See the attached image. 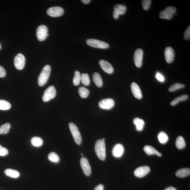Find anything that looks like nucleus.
<instances>
[{
    "instance_id": "1",
    "label": "nucleus",
    "mask_w": 190,
    "mask_h": 190,
    "mask_svg": "<svg viewBox=\"0 0 190 190\" xmlns=\"http://www.w3.org/2000/svg\"><path fill=\"white\" fill-rule=\"evenodd\" d=\"M95 151L98 158L102 161L105 160L106 158L105 143V141L99 140L96 142Z\"/></svg>"
},
{
    "instance_id": "2",
    "label": "nucleus",
    "mask_w": 190,
    "mask_h": 190,
    "mask_svg": "<svg viewBox=\"0 0 190 190\" xmlns=\"http://www.w3.org/2000/svg\"><path fill=\"white\" fill-rule=\"evenodd\" d=\"M51 67L50 65H47L44 66L38 77V83L40 86H43L47 82L50 76Z\"/></svg>"
},
{
    "instance_id": "3",
    "label": "nucleus",
    "mask_w": 190,
    "mask_h": 190,
    "mask_svg": "<svg viewBox=\"0 0 190 190\" xmlns=\"http://www.w3.org/2000/svg\"><path fill=\"white\" fill-rule=\"evenodd\" d=\"M88 45L93 48L105 49L109 47L108 44L104 41L94 39H88L86 41Z\"/></svg>"
},
{
    "instance_id": "4",
    "label": "nucleus",
    "mask_w": 190,
    "mask_h": 190,
    "mask_svg": "<svg viewBox=\"0 0 190 190\" xmlns=\"http://www.w3.org/2000/svg\"><path fill=\"white\" fill-rule=\"evenodd\" d=\"M69 126L75 142L77 144L80 145L82 142V138L78 128L74 124L72 123H70Z\"/></svg>"
},
{
    "instance_id": "5",
    "label": "nucleus",
    "mask_w": 190,
    "mask_h": 190,
    "mask_svg": "<svg viewBox=\"0 0 190 190\" xmlns=\"http://www.w3.org/2000/svg\"><path fill=\"white\" fill-rule=\"evenodd\" d=\"M56 95V91L54 86H51L44 91L42 97V100L44 102H47L55 98Z\"/></svg>"
},
{
    "instance_id": "6",
    "label": "nucleus",
    "mask_w": 190,
    "mask_h": 190,
    "mask_svg": "<svg viewBox=\"0 0 190 190\" xmlns=\"http://www.w3.org/2000/svg\"><path fill=\"white\" fill-rule=\"evenodd\" d=\"M48 29L46 25H40L36 30V36L38 40L42 41L45 40L49 36Z\"/></svg>"
},
{
    "instance_id": "7",
    "label": "nucleus",
    "mask_w": 190,
    "mask_h": 190,
    "mask_svg": "<svg viewBox=\"0 0 190 190\" xmlns=\"http://www.w3.org/2000/svg\"><path fill=\"white\" fill-rule=\"evenodd\" d=\"M64 10L59 6H54L49 8L47 11V13L51 17H60L64 13Z\"/></svg>"
},
{
    "instance_id": "8",
    "label": "nucleus",
    "mask_w": 190,
    "mask_h": 190,
    "mask_svg": "<svg viewBox=\"0 0 190 190\" xmlns=\"http://www.w3.org/2000/svg\"><path fill=\"white\" fill-rule=\"evenodd\" d=\"M114 100L111 98L105 99L100 100L99 102V106L100 108L104 110H109L114 106Z\"/></svg>"
},
{
    "instance_id": "9",
    "label": "nucleus",
    "mask_w": 190,
    "mask_h": 190,
    "mask_svg": "<svg viewBox=\"0 0 190 190\" xmlns=\"http://www.w3.org/2000/svg\"><path fill=\"white\" fill-rule=\"evenodd\" d=\"M14 63L16 69L19 70L22 69L25 64L24 56L20 53L18 54L14 58Z\"/></svg>"
},
{
    "instance_id": "10",
    "label": "nucleus",
    "mask_w": 190,
    "mask_h": 190,
    "mask_svg": "<svg viewBox=\"0 0 190 190\" xmlns=\"http://www.w3.org/2000/svg\"><path fill=\"white\" fill-rule=\"evenodd\" d=\"M143 56V51L141 49H137L134 55V61L136 66L138 68L141 67Z\"/></svg>"
},
{
    "instance_id": "11",
    "label": "nucleus",
    "mask_w": 190,
    "mask_h": 190,
    "mask_svg": "<svg viewBox=\"0 0 190 190\" xmlns=\"http://www.w3.org/2000/svg\"><path fill=\"white\" fill-rule=\"evenodd\" d=\"M126 11V7L124 5L117 4L114 7L113 17L114 19L117 20L119 16L124 15Z\"/></svg>"
},
{
    "instance_id": "12",
    "label": "nucleus",
    "mask_w": 190,
    "mask_h": 190,
    "mask_svg": "<svg viewBox=\"0 0 190 190\" xmlns=\"http://www.w3.org/2000/svg\"><path fill=\"white\" fill-rule=\"evenodd\" d=\"M151 169L148 166H143L136 169L134 171V175L138 177H144L148 173Z\"/></svg>"
},
{
    "instance_id": "13",
    "label": "nucleus",
    "mask_w": 190,
    "mask_h": 190,
    "mask_svg": "<svg viewBox=\"0 0 190 190\" xmlns=\"http://www.w3.org/2000/svg\"><path fill=\"white\" fill-rule=\"evenodd\" d=\"M80 165L84 174L87 176H90L91 173V169L88 159L83 157L80 159Z\"/></svg>"
},
{
    "instance_id": "14",
    "label": "nucleus",
    "mask_w": 190,
    "mask_h": 190,
    "mask_svg": "<svg viewBox=\"0 0 190 190\" xmlns=\"http://www.w3.org/2000/svg\"><path fill=\"white\" fill-rule=\"evenodd\" d=\"M124 151L123 145L121 144H117L113 148L112 154L115 158H120L123 156Z\"/></svg>"
},
{
    "instance_id": "15",
    "label": "nucleus",
    "mask_w": 190,
    "mask_h": 190,
    "mask_svg": "<svg viewBox=\"0 0 190 190\" xmlns=\"http://www.w3.org/2000/svg\"><path fill=\"white\" fill-rule=\"evenodd\" d=\"M100 67L107 74H111L114 72L113 67L110 63L106 61L101 60L99 62Z\"/></svg>"
},
{
    "instance_id": "16",
    "label": "nucleus",
    "mask_w": 190,
    "mask_h": 190,
    "mask_svg": "<svg viewBox=\"0 0 190 190\" xmlns=\"http://www.w3.org/2000/svg\"><path fill=\"white\" fill-rule=\"evenodd\" d=\"M165 56L166 62L168 63L172 62L174 60L175 57L174 50L171 47H167L165 49Z\"/></svg>"
},
{
    "instance_id": "17",
    "label": "nucleus",
    "mask_w": 190,
    "mask_h": 190,
    "mask_svg": "<svg viewBox=\"0 0 190 190\" xmlns=\"http://www.w3.org/2000/svg\"><path fill=\"white\" fill-rule=\"evenodd\" d=\"M131 90L133 95L138 99H140L142 98L141 91L139 86L135 83H132L131 86Z\"/></svg>"
},
{
    "instance_id": "18",
    "label": "nucleus",
    "mask_w": 190,
    "mask_h": 190,
    "mask_svg": "<svg viewBox=\"0 0 190 190\" xmlns=\"http://www.w3.org/2000/svg\"><path fill=\"white\" fill-rule=\"evenodd\" d=\"M144 152L149 155H156L159 157L162 156V154L157 151L154 147L150 146V145H146L144 147Z\"/></svg>"
},
{
    "instance_id": "19",
    "label": "nucleus",
    "mask_w": 190,
    "mask_h": 190,
    "mask_svg": "<svg viewBox=\"0 0 190 190\" xmlns=\"http://www.w3.org/2000/svg\"><path fill=\"white\" fill-rule=\"evenodd\" d=\"M133 123L136 126V129L138 131H141L143 129L145 122L143 119L136 118L133 119Z\"/></svg>"
},
{
    "instance_id": "20",
    "label": "nucleus",
    "mask_w": 190,
    "mask_h": 190,
    "mask_svg": "<svg viewBox=\"0 0 190 190\" xmlns=\"http://www.w3.org/2000/svg\"><path fill=\"white\" fill-rule=\"evenodd\" d=\"M190 170L189 168L180 169L176 173V175L180 177H184L190 175Z\"/></svg>"
},
{
    "instance_id": "21",
    "label": "nucleus",
    "mask_w": 190,
    "mask_h": 190,
    "mask_svg": "<svg viewBox=\"0 0 190 190\" xmlns=\"http://www.w3.org/2000/svg\"><path fill=\"white\" fill-rule=\"evenodd\" d=\"M4 173L6 176L13 178H17L20 176V173L18 171L11 169H6Z\"/></svg>"
},
{
    "instance_id": "22",
    "label": "nucleus",
    "mask_w": 190,
    "mask_h": 190,
    "mask_svg": "<svg viewBox=\"0 0 190 190\" xmlns=\"http://www.w3.org/2000/svg\"><path fill=\"white\" fill-rule=\"evenodd\" d=\"M93 79L95 85L98 87L100 88L102 86L103 82L102 77L98 73L95 72L93 74Z\"/></svg>"
},
{
    "instance_id": "23",
    "label": "nucleus",
    "mask_w": 190,
    "mask_h": 190,
    "mask_svg": "<svg viewBox=\"0 0 190 190\" xmlns=\"http://www.w3.org/2000/svg\"><path fill=\"white\" fill-rule=\"evenodd\" d=\"M176 147L179 149H182L186 147V142L184 138L182 136L178 137L176 141Z\"/></svg>"
},
{
    "instance_id": "24",
    "label": "nucleus",
    "mask_w": 190,
    "mask_h": 190,
    "mask_svg": "<svg viewBox=\"0 0 190 190\" xmlns=\"http://www.w3.org/2000/svg\"><path fill=\"white\" fill-rule=\"evenodd\" d=\"M158 140L161 144H165L167 142L169 137L163 131L159 132L158 135Z\"/></svg>"
},
{
    "instance_id": "25",
    "label": "nucleus",
    "mask_w": 190,
    "mask_h": 190,
    "mask_svg": "<svg viewBox=\"0 0 190 190\" xmlns=\"http://www.w3.org/2000/svg\"><path fill=\"white\" fill-rule=\"evenodd\" d=\"M188 98V96L187 95H182L175 98L174 100H173L171 102L170 104L171 105L173 106H175L177 105L179 102L184 101L187 100Z\"/></svg>"
},
{
    "instance_id": "26",
    "label": "nucleus",
    "mask_w": 190,
    "mask_h": 190,
    "mask_svg": "<svg viewBox=\"0 0 190 190\" xmlns=\"http://www.w3.org/2000/svg\"><path fill=\"white\" fill-rule=\"evenodd\" d=\"M32 145L35 147H39L43 144V140L42 138L38 137H33L31 140Z\"/></svg>"
},
{
    "instance_id": "27",
    "label": "nucleus",
    "mask_w": 190,
    "mask_h": 190,
    "mask_svg": "<svg viewBox=\"0 0 190 190\" xmlns=\"http://www.w3.org/2000/svg\"><path fill=\"white\" fill-rule=\"evenodd\" d=\"M78 92L80 95L83 98H87L90 94V91L88 89L83 86L79 88Z\"/></svg>"
},
{
    "instance_id": "28",
    "label": "nucleus",
    "mask_w": 190,
    "mask_h": 190,
    "mask_svg": "<svg viewBox=\"0 0 190 190\" xmlns=\"http://www.w3.org/2000/svg\"><path fill=\"white\" fill-rule=\"evenodd\" d=\"M11 127L10 124L6 123L0 127V135L6 134L9 132Z\"/></svg>"
},
{
    "instance_id": "29",
    "label": "nucleus",
    "mask_w": 190,
    "mask_h": 190,
    "mask_svg": "<svg viewBox=\"0 0 190 190\" xmlns=\"http://www.w3.org/2000/svg\"><path fill=\"white\" fill-rule=\"evenodd\" d=\"M49 160L52 162L58 163L60 161V158L57 154L52 152L49 154L48 156Z\"/></svg>"
},
{
    "instance_id": "30",
    "label": "nucleus",
    "mask_w": 190,
    "mask_h": 190,
    "mask_svg": "<svg viewBox=\"0 0 190 190\" xmlns=\"http://www.w3.org/2000/svg\"><path fill=\"white\" fill-rule=\"evenodd\" d=\"M11 105L5 100H0V110H7L11 108Z\"/></svg>"
},
{
    "instance_id": "31",
    "label": "nucleus",
    "mask_w": 190,
    "mask_h": 190,
    "mask_svg": "<svg viewBox=\"0 0 190 190\" xmlns=\"http://www.w3.org/2000/svg\"><path fill=\"white\" fill-rule=\"evenodd\" d=\"M184 87L185 86L184 84L177 83L173 84V85L170 86L168 89V91L170 92H173V91L179 90L180 89L184 88Z\"/></svg>"
},
{
    "instance_id": "32",
    "label": "nucleus",
    "mask_w": 190,
    "mask_h": 190,
    "mask_svg": "<svg viewBox=\"0 0 190 190\" xmlns=\"http://www.w3.org/2000/svg\"><path fill=\"white\" fill-rule=\"evenodd\" d=\"M81 81L84 85L88 86L90 85V77L88 74H82L81 75Z\"/></svg>"
},
{
    "instance_id": "33",
    "label": "nucleus",
    "mask_w": 190,
    "mask_h": 190,
    "mask_svg": "<svg viewBox=\"0 0 190 190\" xmlns=\"http://www.w3.org/2000/svg\"><path fill=\"white\" fill-rule=\"evenodd\" d=\"M81 81V75L78 71L75 72L74 76L73 79V83L74 85L77 86L79 85Z\"/></svg>"
},
{
    "instance_id": "34",
    "label": "nucleus",
    "mask_w": 190,
    "mask_h": 190,
    "mask_svg": "<svg viewBox=\"0 0 190 190\" xmlns=\"http://www.w3.org/2000/svg\"><path fill=\"white\" fill-rule=\"evenodd\" d=\"M173 15L168 12L164 10L161 12L159 14V17L162 19L170 20L173 17Z\"/></svg>"
},
{
    "instance_id": "35",
    "label": "nucleus",
    "mask_w": 190,
    "mask_h": 190,
    "mask_svg": "<svg viewBox=\"0 0 190 190\" xmlns=\"http://www.w3.org/2000/svg\"><path fill=\"white\" fill-rule=\"evenodd\" d=\"M151 0H144L142 2L143 8L145 10H148L151 3Z\"/></svg>"
},
{
    "instance_id": "36",
    "label": "nucleus",
    "mask_w": 190,
    "mask_h": 190,
    "mask_svg": "<svg viewBox=\"0 0 190 190\" xmlns=\"http://www.w3.org/2000/svg\"><path fill=\"white\" fill-rule=\"evenodd\" d=\"M8 150L0 145V156H5L8 154Z\"/></svg>"
},
{
    "instance_id": "37",
    "label": "nucleus",
    "mask_w": 190,
    "mask_h": 190,
    "mask_svg": "<svg viewBox=\"0 0 190 190\" xmlns=\"http://www.w3.org/2000/svg\"><path fill=\"white\" fill-rule=\"evenodd\" d=\"M156 77L159 81L161 82V83H163V82L165 81V77L160 73H157L156 74Z\"/></svg>"
},
{
    "instance_id": "38",
    "label": "nucleus",
    "mask_w": 190,
    "mask_h": 190,
    "mask_svg": "<svg viewBox=\"0 0 190 190\" xmlns=\"http://www.w3.org/2000/svg\"><path fill=\"white\" fill-rule=\"evenodd\" d=\"M164 10L168 12L173 15V14H174L176 13L177 9L174 7L169 6L167 7Z\"/></svg>"
},
{
    "instance_id": "39",
    "label": "nucleus",
    "mask_w": 190,
    "mask_h": 190,
    "mask_svg": "<svg viewBox=\"0 0 190 190\" xmlns=\"http://www.w3.org/2000/svg\"><path fill=\"white\" fill-rule=\"evenodd\" d=\"M190 27H188L184 33V39L185 40H188L190 39Z\"/></svg>"
},
{
    "instance_id": "40",
    "label": "nucleus",
    "mask_w": 190,
    "mask_h": 190,
    "mask_svg": "<svg viewBox=\"0 0 190 190\" xmlns=\"http://www.w3.org/2000/svg\"><path fill=\"white\" fill-rule=\"evenodd\" d=\"M6 72L4 68L0 65V77H4L6 76Z\"/></svg>"
},
{
    "instance_id": "41",
    "label": "nucleus",
    "mask_w": 190,
    "mask_h": 190,
    "mask_svg": "<svg viewBox=\"0 0 190 190\" xmlns=\"http://www.w3.org/2000/svg\"><path fill=\"white\" fill-rule=\"evenodd\" d=\"M94 190H104V186L102 184H100L96 186Z\"/></svg>"
},
{
    "instance_id": "42",
    "label": "nucleus",
    "mask_w": 190,
    "mask_h": 190,
    "mask_svg": "<svg viewBox=\"0 0 190 190\" xmlns=\"http://www.w3.org/2000/svg\"><path fill=\"white\" fill-rule=\"evenodd\" d=\"M81 1L84 4H88L91 2L90 0H82Z\"/></svg>"
},
{
    "instance_id": "43",
    "label": "nucleus",
    "mask_w": 190,
    "mask_h": 190,
    "mask_svg": "<svg viewBox=\"0 0 190 190\" xmlns=\"http://www.w3.org/2000/svg\"><path fill=\"white\" fill-rule=\"evenodd\" d=\"M165 190H177L175 188L173 187H170L166 188Z\"/></svg>"
},
{
    "instance_id": "44",
    "label": "nucleus",
    "mask_w": 190,
    "mask_h": 190,
    "mask_svg": "<svg viewBox=\"0 0 190 190\" xmlns=\"http://www.w3.org/2000/svg\"><path fill=\"white\" fill-rule=\"evenodd\" d=\"M102 140H104V141H105V138H102Z\"/></svg>"
},
{
    "instance_id": "45",
    "label": "nucleus",
    "mask_w": 190,
    "mask_h": 190,
    "mask_svg": "<svg viewBox=\"0 0 190 190\" xmlns=\"http://www.w3.org/2000/svg\"><path fill=\"white\" fill-rule=\"evenodd\" d=\"M1 49V44H0V49Z\"/></svg>"
},
{
    "instance_id": "46",
    "label": "nucleus",
    "mask_w": 190,
    "mask_h": 190,
    "mask_svg": "<svg viewBox=\"0 0 190 190\" xmlns=\"http://www.w3.org/2000/svg\"><path fill=\"white\" fill-rule=\"evenodd\" d=\"M81 156H83V154H81Z\"/></svg>"
}]
</instances>
